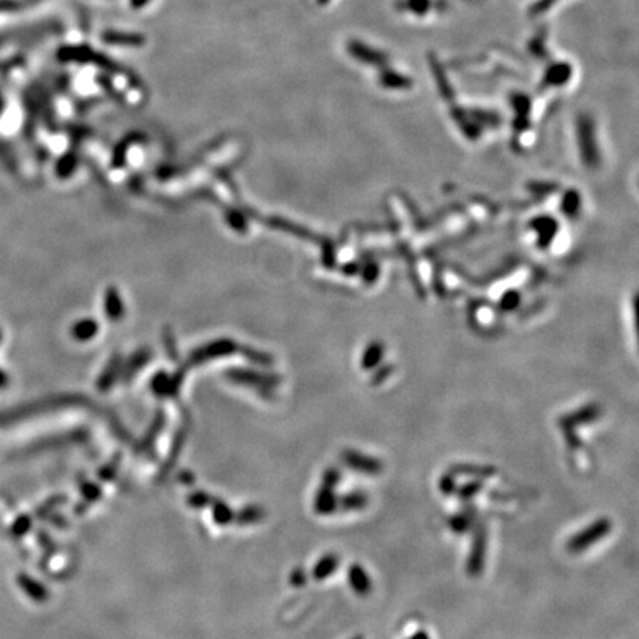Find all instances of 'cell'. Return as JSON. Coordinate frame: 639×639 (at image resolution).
<instances>
[{"label": "cell", "mask_w": 639, "mask_h": 639, "mask_svg": "<svg viewBox=\"0 0 639 639\" xmlns=\"http://www.w3.org/2000/svg\"><path fill=\"white\" fill-rule=\"evenodd\" d=\"M453 474L474 475V476H491L494 474V468L491 467H479V465H457L453 467Z\"/></svg>", "instance_id": "obj_8"}, {"label": "cell", "mask_w": 639, "mask_h": 639, "mask_svg": "<svg viewBox=\"0 0 639 639\" xmlns=\"http://www.w3.org/2000/svg\"><path fill=\"white\" fill-rule=\"evenodd\" d=\"M367 505H369V496L360 490L349 491L342 499V508L345 510H363Z\"/></svg>", "instance_id": "obj_6"}, {"label": "cell", "mask_w": 639, "mask_h": 639, "mask_svg": "<svg viewBox=\"0 0 639 639\" xmlns=\"http://www.w3.org/2000/svg\"><path fill=\"white\" fill-rule=\"evenodd\" d=\"M339 478H341V475H339V471H336V469H332L326 474V481L329 483V487L336 484L339 481Z\"/></svg>", "instance_id": "obj_12"}, {"label": "cell", "mask_w": 639, "mask_h": 639, "mask_svg": "<svg viewBox=\"0 0 639 639\" xmlns=\"http://www.w3.org/2000/svg\"><path fill=\"white\" fill-rule=\"evenodd\" d=\"M338 563H339V559L336 555H326L315 567V578L324 579V578L330 576V574L336 571Z\"/></svg>", "instance_id": "obj_7"}, {"label": "cell", "mask_w": 639, "mask_h": 639, "mask_svg": "<svg viewBox=\"0 0 639 639\" xmlns=\"http://www.w3.org/2000/svg\"><path fill=\"white\" fill-rule=\"evenodd\" d=\"M481 490H483V481H481V479H474V481H471V483H468L465 486H462L457 493H459V498L462 500L468 502V500H472Z\"/></svg>", "instance_id": "obj_9"}, {"label": "cell", "mask_w": 639, "mask_h": 639, "mask_svg": "<svg viewBox=\"0 0 639 639\" xmlns=\"http://www.w3.org/2000/svg\"><path fill=\"white\" fill-rule=\"evenodd\" d=\"M353 639H363V636H361V635H358V636H354Z\"/></svg>", "instance_id": "obj_15"}, {"label": "cell", "mask_w": 639, "mask_h": 639, "mask_svg": "<svg viewBox=\"0 0 639 639\" xmlns=\"http://www.w3.org/2000/svg\"><path fill=\"white\" fill-rule=\"evenodd\" d=\"M456 479L453 472H447L440 478V490L442 494H453L456 491Z\"/></svg>", "instance_id": "obj_11"}, {"label": "cell", "mask_w": 639, "mask_h": 639, "mask_svg": "<svg viewBox=\"0 0 639 639\" xmlns=\"http://www.w3.org/2000/svg\"><path fill=\"white\" fill-rule=\"evenodd\" d=\"M475 518H476V509L472 505H468L465 509H462L460 512L455 514L450 520H449V525L452 527V530L457 534L467 533L469 532L472 527L475 525Z\"/></svg>", "instance_id": "obj_5"}, {"label": "cell", "mask_w": 639, "mask_h": 639, "mask_svg": "<svg viewBox=\"0 0 639 639\" xmlns=\"http://www.w3.org/2000/svg\"><path fill=\"white\" fill-rule=\"evenodd\" d=\"M474 537H472V546L469 551V556L467 561V571L469 576H479L483 573L484 563H486V552H487V529L484 524H475L474 527Z\"/></svg>", "instance_id": "obj_2"}, {"label": "cell", "mask_w": 639, "mask_h": 639, "mask_svg": "<svg viewBox=\"0 0 639 639\" xmlns=\"http://www.w3.org/2000/svg\"><path fill=\"white\" fill-rule=\"evenodd\" d=\"M346 465L364 475H379L383 469V462L370 455H364L357 450H348L344 453Z\"/></svg>", "instance_id": "obj_3"}, {"label": "cell", "mask_w": 639, "mask_h": 639, "mask_svg": "<svg viewBox=\"0 0 639 639\" xmlns=\"http://www.w3.org/2000/svg\"><path fill=\"white\" fill-rule=\"evenodd\" d=\"M613 529V524L609 518H599L595 522L587 525L586 529L574 534L567 541V551L571 553H580L594 546L595 543L609 536Z\"/></svg>", "instance_id": "obj_1"}, {"label": "cell", "mask_w": 639, "mask_h": 639, "mask_svg": "<svg viewBox=\"0 0 639 639\" xmlns=\"http://www.w3.org/2000/svg\"><path fill=\"white\" fill-rule=\"evenodd\" d=\"M13 8H17V2H15V0H0V12L11 11Z\"/></svg>", "instance_id": "obj_13"}, {"label": "cell", "mask_w": 639, "mask_h": 639, "mask_svg": "<svg viewBox=\"0 0 639 639\" xmlns=\"http://www.w3.org/2000/svg\"><path fill=\"white\" fill-rule=\"evenodd\" d=\"M409 639H430V638H429V635L425 631H419L416 633H413Z\"/></svg>", "instance_id": "obj_14"}, {"label": "cell", "mask_w": 639, "mask_h": 639, "mask_svg": "<svg viewBox=\"0 0 639 639\" xmlns=\"http://www.w3.org/2000/svg\"><path fill=\"white\" fill-rule=\"evenodd\" d=\"M320 496H322V498H318V510H320V512H322V514L333 512L334 508H336V499H334L333 493H330L329 490L327 491H322V494H320Z\"/></svg>", "instance_id": "obj_10"}, {"label": "cell", "mask_w": 639, "mask_h": 639, "mask_svg": "<svg viewBox=\"0 0 639 639\" xmlns=\"http://www.w3.org/2000/svg\"><path fill=\"white\" fill-rule=\"evenodd\" d=\"M348 579L351 587L354 589V592L360 597H367L372 592V578L360 564H353L348 573Z\"/></svg>", "instance_id": "obj_4"}]
</instances>
